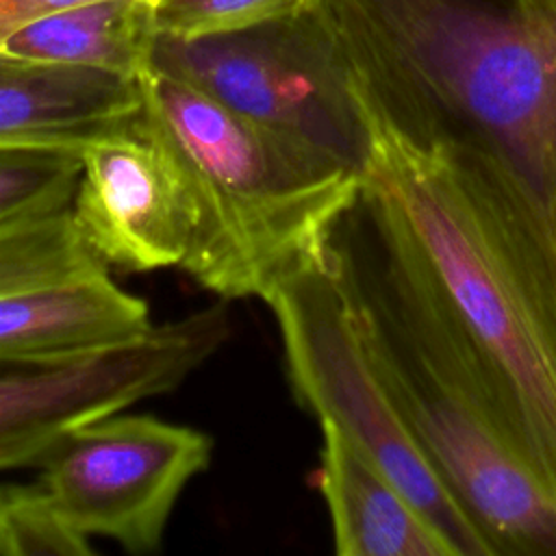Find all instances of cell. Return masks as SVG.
Wrapping results in <instances>:
<instances>
[{
	"label": "cell",
	"instance_id": "3",
	"mask_svg": "<svg viewBox=\"0 0 556 556\" xmlns=\"http://www.w3.org/2000/svg\"><path fill=\"white\" fill-rule=\"evenodd\" d=\"M139 128L176 163L191 202L180 265L222 295L265 298L324 250L363 174L274 135L163 72L139 76Z\"/></svg>",
	"mask_w": 556,
	"mask_h": 556
},
{
	"label": "cell",
	"instance_id": "6",
	"mask_svg": "<svg viewBox=\"0 0 556 556\" xmlns=\"http://www.w3.org/2000/svg\"><path fill=\"white\" fill-rule=\"evenodd\" d=\"M263 300L276 317L287 376L300 404L374 460L456 556H491L486 541L432 471L382 389L326 252L287 274Z\"/></svg>",
	"mask_w": 556,
	"mask_h": 556
},
{
	"label": "cell",
	"instance_id": "19",
	"mask_svg": "<svg viewBox=\"0 0 556 556\" xmlns=\"http://www.w3.org/2000/svg\"><path fill=\"white\" fill-rule=\"evenodd\" d=\"M2 491H4V486H0V513H2Z\"/></svg>",
	"mask_w": 556,
	"mask_h": 556
},
{
	"label": "cell",
	"instance_id": "8",
	"mask_svg": "<svg viewBox=\"0 0 556 556\" xmlns=\"http://www.w3.org/2000/svg\"><path fill=\"white\" fill-rule=\"evenodd\" d=\"M211 456L202 430L119 410L72 430L37 467L74 528L141 554L163 543L178 497Z\"/></svg>",
	"mask_w": 556,
	"mask_h": 556
},
{
	"label": "cell",
	"instance_id": "14",
	"mask_svg": "<svg viewBox=\"0 0 556 556\" xmlns=\"http://www.w3.org/2000/svg\"><path fill=\"white\" fill-rule=\"evenodd\" d=\"M80 178V150L0 146V224L72 204Z\"/></svg>",
	"mask_w": 556,
	"mask_h": 556
},
{
	"label": "cell",
	"instance_id": "4",
	"mask_svg": "<svg viewBox=\"0 0 556 556\" xmlns=\"http://www.w3.org/2000/svg\"><path fill=\"white\" fill-rule=\"evenodd\" d=\"M339 282L406 432L491 556H556V502L532 469L380 300Z\"/></svg>",
	"mask_w": 556,
	"mask_h": 556
},
{
	"label": "cell",
	"instance_id": "15",
	"mask_svg": "<svg viewBox=\"0 0 556 556\" xmlns=\"http://www.w3.org/2000/svg\"><path fill=\"white\" fill-rule=\"evenodd\" d=\"M89 536L70 523L48 491L4 486L0 513V556H89Z\"/></svg>",
	"mask_w": 556,
	"mask_h": 556
},
{
	"label": "cell",
	"instance_id": "12",
	"mask_svg": "<svg viewBox=\"0 0 556 556\" xmlns=\"http://www.w3.org/2000/svg\"><path fill=\"white\" fill-rule=\"evenodd\" d=\"M317 484L339 556H456L413 500L332 424L319 421Z\"/></svg>",
	"mask_w": 556,
	"mask_h": 556
},
{
	"label": "cell",
	"instance_id": "9",
	"mask_svg": "<svg viewBox=\"0 0 556 556\" xmlns=\"http://www.w3.org/2000/svg\"><path fill=\"white\" fill-rule=\"evenodd\" d=\"M109 269L70 206L0 224V358H65L148 332V304Z\"/></svg>",
	"mask_w": 556,
	"mask_h": 556
},
{
	"label": "cell",
	"instance_id": "13",
	"mask_svg": "<svg viewBox=\"0 0 556 556\" xmlns=\"http://www.w3.org/2000/svg\"><path fill=\"white\" fill-rule=\"evenodd\" d=\"M156 37L152 0H87L15 30L0 52L139 78L150 70Z\"/></svg>",
	"mask_w": 556,
	"mask_h": 556
},
{
	"label": "cell",
	"instance_id": "16",
	"mask_svg": "<svg viewBox=\"0 0 556 556\" xmlns=\"http://www.w3.org/2000/svg\"><path fill=\"white\" fill-rule=\"evenodd\" d=\"M315 0H152L161 37L193 41L248 30L308 9Z\"/></svg>",
	"mask_w": 556,
	"mask_h": 556
},
{
	"label": "cell",
	"instance_id": "2",
	"mask_svg": "<svg viewBox=\"0 0 556 556\" xmlns=\"http://www.w3.org/2000/svg\"><path fill=\"white\" fill-rule=\"evenodd\" d=\"M319 2L376 124L489 150L552 206L556 0Z\"/></svg>",
	"mask_w": 556,
	"mask_h": 556
},
{
	"label": "cell",
	"instance_id": "17",
	"mask_svg": "<svg viewBox=\"0 0 556 556\" xmlns=\"http://www.w3.org/2000/svg\"><path fill=\"white\" fill-rule=\"evenodd\" d=\"M78 2L87 0H0V46L30 22Z\"/></svg>",
	"mask_w": 556,
	"mask_h": 556
},
{
	"label": "cell",
	"instance_id": "1",
	"mask_svg": "<svg viewBox=\"0 0 556 556\" xmlns=\"http://www.w3.org/2000/svg\"><path fill=\"white\" fill-rule=\"evenodd\" d=\"M371 126L365 178L326 250L460 382L556 502L554 217L497 154Z\"/></svg>",
	"mask_w": 556,
	"mask_h": 556
},
{
	"label": "cell",
	"instance_id": "7",
	"mask_svg": "<svg viewBox=\"0 0 556 556\" xmlns=\"http://www.w3.org/2000/svg\"><path fill=\"white\" fill-rule=\"evenodd\" d=\"M230 337L224 302L111 348L0 358V469L39 465L78 426L182 384Z\"/></svg>",
	"mask_w": 556,
	"mask_h": 556
},
{
	"label": "cell",
	"instance_id": "11",
	"mask_svg": "<svg viewBox=\"0 0 556 556\" xmlns=\"http://www.w3.org/2000/svg\"><path fill=\"white\" fill-rule=\"evenodd\" d=\"M139 78L0 52V146H85L135 126Z\"/></svg>",
	"mask_w": 556,
	"mask_h": 556
},
{
	"label": "cell",
	"instance_id": "10",
	"mask_svg": "<svg viewBox=\"0 0 556 556\" xmlns=\"http://www.w3.org/2000/svg\"><path fill=\"white\" fill-rule=\"evenodd\" d=\"M70 211L85 243L109 267L154 271L180 267L187 256L193 219L182 176L137 122L80 150Z\"/></svg>",
	"mask_w": 556,
	"mask_h": 556
},
{
	"label": "cell",
	"instance_id": "5",
	"mask_svg": "<svg viewBox=\"0 0 556 556\" xmlns=\"http://www.w3.org/2000/svg\"><path fill=\"white\" fill-rule=\"evenodd\" d=\"M150 70L282 139L367 172L374 126L319 0L239 33L193 41L159 35Z\"/></svg>",
	"mask_w": 556,
	"mask_h": 556
},
{
	"label": "cell",
	"instance_id": "18",
	"mask_svg": "<svg viewBox=\"0 0 556 556\" xmlns=\"http://www.w3.org/2000/svg\"><path fill=\"white\" fill-rule=\"evenodd\" d=\"M549 211H552V217H554V224H556V187H554V195H552V206H549Z\"/></svg>",
	"mask_w": 556,
	"mask_h": 556
}]
</instances>
